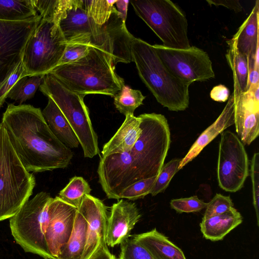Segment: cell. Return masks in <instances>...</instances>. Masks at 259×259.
Returning a JSON list of instances; mask_svg holds the SVG:
<instances>
[{"mask_svg": "<svg viewBox=\"0 0 259 259\" xmlns=\"http://www.w3.org/2000/svg\"><path fill=\"white\" fill-rule=\"evenodd\" d=\"M45 75L25 76L19 79L7 95L10 98L19 102L20 104L32 98L44 81Z\"/></svg>", "mask_w": 259, "mask_h": 259, "instance_id": "f1b7e54d", "label": "cell"}, {"mask_svg": "<svg viewBox=\"0 0 259 259\" xmlns=\"http://www.w3.org/2000/svg\"><path fill=\"white\" fill-rule=\"evenodd\" d=\"M207 203L199 199L197 196H193L172 199L170 202V206L179 213H189L200 211L206 208Z\"/></svg>", "mask_w": 259, "mask_h": 259, "instance_id": "8d00e7d4", "label": "cell"}, {"mask_svg": "<svg viewBox=\"0 0 259 259\" xmlns=\"http://www.w3.org/2000/svg\"><path fill=\"white\" fill-rule=\"evenodd\" d=\"M130 1L117 0L115 5H116V9L117 10L120 17L125 22L127 7Z\"/></svg>", "mask_w": 259, "mask_h": 259, "instance_id": "ee69618b", "label": "cell"}, {"mask_svg": "<svg viewBox=\"0 0 259 259\" xmlns=\"http://www.w3.org/2000/svg\"><path fill=\"white\" fill-rule=\"evenodd\" d=\"M136 14L168 48L185 49L190 47L188 22L180 8L170 0H132Z\"/></svg>", "mask_w": 259, "mask_h": 259, "instance_id": "ba28073f", "label": "cell"}, {"mask_svg": "<svg viewBox=\"0 0 259 259\" xmlns=\"http://www.w3.org/2000/svg\"><path fill=\"white\" fill-rule=\"evenodd\" d=\"M92 189L88 183L81 177L72 178L58 194V197L64 202L78 208L84 197L90 194Z\"/></svg>", "mask_w": 259, "mask_h": 259, "instance_id": "f546056e", "label": "cell"}, {"mask_svg": "<svg viewBox=\"0 0 259 259\" xmlns=\"http://www.w3.org/2000/svg\"><path fill=\"white\" fill-rule=\"evenodd\" d=\"M81 8L95 22L102 26L109 19L117 0H80Z\"/></svg>", "mask_w": 259, "mask_h": 259, "instance_id": "1f68e13d", "label": "cell"}, {"mask_svg": "<svg viewBox=\"0 0 259 259\" xmlns=\"http://www.w3.org/2000/svg\"><path fill=\"white\" fill-rule=\"evenodd\" d=\"M48 98L42 116L55 136L69 148H77L79 143L64 114L55 102Z\"/></svg>", "mask_w": 259, "mask_h": 259, "instance_id": "603a6c76", "label": "cell"}, {"mask_svg": "<svg viewBox=\"0 0 259 259\" xmlns=\"http://www.w3.org/2000/svg\"><path fill=\"white\" fill-rule=\"evenodd\" d=\"M259 84L258 69L252 68L249 70L248 76L247 90L251 86Z\"/></svg>", "mask_w": 259, "mask_h": 259, "instance_id": "f6af8a7d", "label": "cell"}, {"mask_svg": "<svg viewBox=\"0 0 259 259\" xmlns=\"http://www.w3.org/2000/svg\"><path fill=\"white\" fill-rule=\"evenodd\" d=\"M66 45L59 25L41 18L23 52L24 77L49 74L58 66Z\"/></svg>", "mask_w": 259, "mask_h": 259, "instance_id": "30bf717a", "label": "cell"}, {"mask_svg": "<svg viewBox=\"0 0 259 259\" xmlns=\"http://www.w3.org/2000/svg\"><path fill=\"white\" fill-rule=\"evenodd\" d=\"M77 209L87 223V241L81 259H89L100 245L106 243V207L102 200L88 194Z\"/></svg>", "mask_w": 259, "mask_h": 259, "instance_id": "2e32d148", "label": "cell"}, {"mask_svg": "<svg viewBox=\"0 0 259 259\" xmlns=\"http://www.w3.org/2000/svg\"><path fill=\"white\" fill-rule=\"evenodd\" d=\"M89 259H116L112 254L106 243L102 244Z\"/></svg>", "mask_w": 259, "mask_h": 259, "instance_id": "7bdbcfd3", "label": "cell"}, {"mask_svg": "<svg viewBox=\"0 0 259 259\" xmlns=\"http://www.w3.org/2000/svg\"><path fill=\"white\" fill-rule=\"evenodd\" d=\"M145 98L140 91L124 85L114 96V104L116 108L125 116L134 115L135 110L143 104Z\"/></svg>", "mask_w": 259, "mask_h": 259, "instance_id": "4dcf8cb0", "label": "cell"}, {"mask_svg": "<svg viewBox=\"0 0 259 259\" xmlns=\"http://www.w3.org/2000/svg\"><path fill=\"white\" fill-rule=\"evenodd\" d=\"M234 101L233 93L229 97L227 104L214 122L204 130L192 145L185 157L181 159L179 169L196 157L204 148L219 134L234 124Z\"/></svg>", "mask_w": 259, "mask_h": 259, "instance_id": "ffe728a7", "label": "cell"}, {"mask_svg": "<svg viewBox=\"0 0 259 259\" xmlns=\"http://www.w3.org/2000/svg\"><path fill=\"white\" fill-rule=\"evenodd\" d=\"M234 124L237 136L244 145H249L259 135V101L251 88L240 92L234 85Z\"/></svg>", "mask_w": 259, "mask_h": 259, "instance_id": "e0dca14e", "label": "cell"}, {"mask_svg": "<svg viewBox=\"0 0 259 259\" xmlns=\"http://www.w3.org/2000/svg\"><path fill=\"white\" fill-rule=\"evenodd\" d=\"M97 172L109 199H120L122 192L138 182L130 152L100 156Z\"/></svg>", "mask_w": 259, "mask_h": 259, "instance_id": "5bb4252c", "label": "cell"}, {"mask_svg": "<svg viewBox=\"0 0 259 259\" xmlns=\"http://www.w3.org/2000/svg\"><path fill=\"white\" fill-rule=\"evenodd\" d=\"M141 217L135 203L121 199L114 203L107 219L106 236L107 246L114 247L128 238Z\"/></svg>", "mask_w": 259, "mask_h": 259, "instance_id": "ac0fdd59", "label": "cell"}, {"mask_svg": "<svg viewBox=\"0 0 259 259\" xmlns=\"http://www.w3.org/2000/svg\"><path fill=\"white\" fill-rule=\"evenodd\" d=\"M91 47L80 44H67L58 66L74 62L84 57Z\"/></svg>", "mask_w": 259, "mask_h": 259, "instance_id": "ab89813d", "label": "cell"}, {"mask_svg": "<svg viewBox=\"0 0 259 259\" xmlns=\"http://www.w3.org/2000/svg\"><path fill=\"white\" fill-rule=\"evenodd\" d=\"M209 5H213L216 6H221L234 11L240 12L242 10V6L239 1H221V0H206Z\"/></svg>", "mask_w": 259, "mask_h": 259, "instance_id": "b9f144b4", "label": "cell"}, {"mask_svg": "<svg viewBox=\"0 0 259 259\" xmlns=\"http://www.w3.org/2000/svg\"><path fill=\"white\" fill-rule=\"evenodd\" d=\"M39 89L55 102L65 116L77 138L84 156L92 158L100 155L98 136L84 102V96L71 91L50 73L45 75Z\"/></svg>", "mask_w": 259, "mask_h": 259, "instance_id": "52a82bcc", "label": "cell"}, {"mask_svg": "<svg viewBox=\"0 0 259 259\" xmlns=\"http://www.w3.org/2000/svg\"><path fill=\"white\" fill-rule=\"evenodd\" d=\"M226 59L233 71L234 85L241 93L247 91L249 70L254 68L248 58L229 48L226 54Z\"/></svg>", "mask_w": 259, "mask_h": 259, "instance_id": "4316f807", "label": "cell"}, {"mask_svg": "<svg viewBox=\"0 0 259 259\" xmlns=\"http://www.w3.org/2000/svg\"><path fill=\"white\" fill-rule=\"evenodd\" d=\"M59 26L66 44H83L101 50L111 56L114 66L133 61L131 47L135 37L116 8L108 21L100 26L81 8L80 0H73Z\"/></svg>", "mask_w": 259, "mask_h": 259, "instance_id": "7a4b0ae2", "label": "cell"}, {"mask_svg": "<svg viewBox=\"0 0 259 259\" xmlns=\"http://www.w3.org/2000/svg\"><path fill=\"white\" fill-rule=\"evenodd\" d=\"M251 178L252 184L253 204L259 226V153H254L251 162Z\"/></svg>", "mask_w": 259, "mask_h": 259, "instance_id": "74e56055", "label": "cell"}, {"mask_svg": "<svg viewBox=\"0 0 259 259\" xmlns=\"http://www.w3.org/2000/svg\"><path fill=\"white\" fill-rule=\"evenodd\" d=\"M141 132L140 118L134 115H126L122 125L103 147L102 156L130 152L140 137Z\"/></svg>", "mask_w": 259, "mask_h": 259, "instance_id": "7402d4cb", "label": "cell"}, {"mask_svg": "<svg viewBox=\"0 0 259 259\" xmlns=\"http://www.w3.org/2000/svg\"><path fill=\"white\" fill-rule=\"evenodd\" d=\"M249 175L248 157L238 137L230 131L221 133L219 147L217 178L224 190L234 193L243 187Z\"/></svg>", "mask_w": 259, "mask_h": 259, "instance_id": "8fae6325", "label": "cell"}, {"mask_svg": "<svg viewBox=\"0 0 259 259\" xmlns=\"http://www.w3.org/2000/svg\"><path fill=\"white\" fill-rule=\"evenodd\" d=\"M181 159H173L162 166L150 192L152 196L163 192L178 171Z\"/></svg>", "mask_w": 259, "mask_h": 259, "instance_id": "d6a6232c", "label": "cell"}, {"mask_svg": "<svg viewBox=\"0 0 259 259\" xmlns=\"http://www.w3.org/2000/svg\"><path fill=\"white\" fill-rule=\"evenodd\" d=\"M131 52L140 78L157 101L170 111L186 110L189 104L190 84L179 78L165 66L153 45L135 37Z\"/></svg>", "mask_w": 259, "mask_h": 259, "instance_id": "277c9868", "label": "cell"}, {"mask_svg": "<svg viewBox=\"0 0 259 259\" xmlns=\"http://www.w3.org/2000/svg\"><path fill=\"white\" fill-rule=\"evenodd\" d=\"M38 15L32 0H0V20L23 21Z\"/></svg>", "mask_w": 259, "mask_h": 259, "instance_id": "484cf974", "label": "cell"}, {"mask_svg": "<svg viewBox=\"0 0 259 259\" xmlns=\"http://www.w3.org/2000/svg\"><path fill=\"white\" fill-rule=\"evenodd\" d=\"M259 1L232 38L227 41L229 48L246 56L254 68V58L258 45Z\"/></svg>", "mask_w": 259, "mask_h": 259, "instance_id": "d6986e66", "label": "cell"}, {"mask_svg": "<svg viewBox=\"0 0 259 259\" xmlns=\"http://www.w3.org/2000/svg\"><path fill=\"white\" fill-rule=\"evenodd\" d=\"M242 221L241 214L234 208L224 213L202 219L200 230L205 239L212 241L221 240Z\"/></svg>", "mask_w": 259, "mask_h": 259, "instance_id": "cb8c5ba5", "label": "cell"}, {"mask_svg": "<svg viewBox=\"0 0 259 259\" xmlns=\"http://www.w3.org/2000/svg\"><path fill=\"white\" fill-rule=\"evenodd\" d=\"M157 177L155 176L136 182L122 192L120 199L135 200L144 198L150 193Z\"/></svg>", "mask_w": 259, "mask_h": 259, "instance_id": "e575fe53", "label": "cell"}, {"mask_svg": "<svg viewBox=\"0 0 259 259\" xmlns=\"http://www.w3.org/2000/svg\"><path fill=\"white\" fill-rule=\"evenodd\" d=\"M34 176L24 167L0 123V221L15 215L32 195Z\"/></svg>", "mask_w": 259, "mask_h": 259, "instance_id": "5b68a950", "label": "cell"}, {"mask_svg": "<svg viewBox=\"0 0 259 259\" xmlns=\"http://www.w3.org/2000/svg\"><path fill=\"white\" fill-rule=\"evenodd\" d=\"M165 66L176 76L190 83L215 77L212 63L207 53L195 46L185 49L153 45Z\"/></svg>", "mask_w": 259, "mask_h": 259, "instance_id": "7c38bea8", "label": "cell"}, {"mask_svg": "<svg viewBox=\"0 0 259 259\" xmlns=\"http://www.w3.org/2000/svg\"><path fill=\"white\" fill-rule=\"evenodd\" d=\"M1 122L28 171H52L70 164L73 153L53 134L40 108L29 104H9Z\"/></svg>", "mask_w": 259, "mask_h": 259, "instance_id": "6da1fadb", "label": "cell"}, {"mask_svg": "<svg viewBox=\"0 0 259 259\" xmlns=\"http://www.w3.org/2000/svg\"><path fill=\"white\" fill-rule=\"evenodd\" d=\"M118 259H154L141 245L132 238L120 244Z\"/></svg>", "mask_w": 259, "mask_h": 259, "instance_id": "d590c367", "label": "cell"}, {"mask_svg": "<svg viewBox=\"0 0 259 259\" xmlns=\"http://www.w3.org/2000/svg\"><path fill=\"white\" fill-rule=\"evenodd\" d=\"M229 95V89L223 84L214 87L210 92V98L217 102H226L228 100Z\"/></svg>", "mask_w": 259, "mask_h": 259, "instance_id": "60d3db41", "label": "cell"}, {"mask_svg": "<svg viewBox=\"0 0 259 259\" xmlns=\"http://www.w3.org/2000/svg\"><path fill=\"white\" fill-rule=\"evenodd\" d=\"M132 238L154 259H186L183 251L156 228L134 235Z\"/></svg>", "mask_w": 259, "mask_h": 259, "instance_id": "44dd1931", "label": "cell"}, {"mask_svg": "<svg viewBox=\"0 0 259 259\" xmlns=\"http://www.w3.org/2000/svg\"><path fill=\"white\" fill-rule=\"evenodd\" d=\"M49 73L71 91L84 96L102 94L114 97L124 85V79L115 71L111 56L93 47L83 58L58 66Z\"/></svg>", "mask_w": 259, "mask_h": 259, "instance_id": "3957f363", "label": "cell"}, {"mask_svg": "<svg viewBox=\"0 0 259 259\" xmlns=\"http://www.w3.org/2000/svg\"><path fill=\"white\" fill-rule=\"evenodd\" d=\"M87 225L77 209L72 233L56 259H81L87 241Z\"/></svg>", "mask_w": 259, "mask_h": 259, "instance_id": "d4e9b609", "label": "cell"}, {"mask_svg": "<svg viewBox=\"0 0 259 259\" xmlns=\"http://www.w3.org/2000/svg\"><path fill=\"white\" fill-rule=\"evenodd\" d=\"M40 20L38 14L23 21L0 20V82L21 61L25 46Z\"/></svg>", "mask_w": 259, "mask_h": 259, "instance_id": "4fadbf2b", "label": "cell"}, {"mask_svg": "<svg viewBox=\"0 0 259 259\" xmlns=\"http://www.w3.org/2000/svg\"><path fill=\"white\" fill-rule=\"evenodd\" d=\"M24 70L22 61L13 70L12 73L0 82V108L7 98V95L16 82L24 77Z\"/></svg>", "mask_w": 259, "mask_h": 259, "instance_id": "f35d334b", "label": "cell"}, {"mask_svg": "<svg viewBox=\"0 0 259 259\" xmlns=\"http://www.w3.org/2000/svg\"><path fill=\"white\" fill-rule=\"evenodd\" d=\"M77 208L60 199L51 198L48 207L49 221L45 233L48 251L56 259L72 233Z\"/></svg>", "mask_w": 259, "mask_h": 259, "instance_id": "9a60e30c", "label": "cell"}, {"mask_svg": "<svg viewBox=\"0 0 259 259\" xmlns=\"http://www.w3.org/2000/svg\"><path fill=\"white\" fill-rule=\"evenodd\" d=\"M32 3L41 18L59 25L65 17L72 0H32Z\"/></svg>", "mask_w": 259, "mask_h": 259, "instance_id": "83f0119b", "label": "cell"}, {"mask_svg": "<svg viewBox=\"0 0 259 259\" xmlns=\"http://www.w3.org/2000/svg\"><path fill=\"white\" fill-rule=\"evenodd\" d=\"M138 117L142 132L130 153L139 181L158 175L171 140L169 125L164 115L152 113Z\"/></svg>", "mask_w": 259, "mask_h": 259, "instance_id": "8992f818", "label": "cell"}, {"mask_svg": "<svg viewBox=\"0 0 259 259\" xmlns=\"http://www.w3.org/2000/svg\"><path fill=\"white\" fill-rule=\"evenodd\" d=\"M206 209L202 219L221 214L234 208L233 203L229 196H224L217 193L207 203Z\"/></svg>", "mask_w": 259, "mask_h": 259, "instance_id": "836d02e7", "label": "cell"}, {"mask_svg": "<svg viewBox=\"0 0 259 259\" xmlns=\"http://www.w3.org/2000/svg\"><path fill=\"white\" fill-rule=\"evenodd\" d=\"M52 197L40 192L28 200L10 218V225L15 241L25 252L53 259L45 239L49 221L48 207Z\"/></svg>", "mask_w": 259, "mask_h": 259, "instance_id": "9c48e42d", "label": "cell"}]
</instances>
